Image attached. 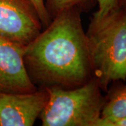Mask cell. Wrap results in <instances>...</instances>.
I'll use <instances>...</instances> for the list:
<instances>
[{
  "instance_id": "7c38bea8",
  "label": "cell",
  "mask_w": 126,
  "mask_h": 126,
  "mask_svg": "<svg viewBox=\"0 0 126 126\" xmlns=\"http://www.w3.org/2000/svg\"><path fill=\"white\" fill-rule=\"evenodd\" d=\"M121 6L126 11V0H122Z\"/></svg>"
},
{
  "instance_id": "277c9868",
  "label": "cell",
  "mask_w": 126,
  "mask_h": 126,
  "mask_svg": "<svg viewBox=\"0 0 126 126\" xmlns=\"http://www.w3.org/2000/svg\"><path fill=\"white\" fill-rule=\"evenodd\" d=\"M42 30L32 0H0V36L26 46Z\"/></svg>"
},
{
  "instance_id": "8992f818",
  "label": "cell",
  "mask_w": 126,
  "mask_h": 126,
  "mask_svg": "<svg viewBox=\"0 0 126 126\" xmlns=\"http://www.w3.org/2000/svg\"><path fill=\"white\" fill-rule=\"evenodd\" d=\"M48 98L46 89L30 93L0 92V126H32Z\"/></svg>"
},
{
  "instance_id": "5b68a950",
  "label": "cell",
  "mask_w": 126,
  "mask_h": 126,
  "mask_svg": "<svg viewBox=\"0 0 126 126\" xmlns=\"http://www.w3.org/2000/svg\"><path fill=\"white\" fill-rule=\"evenodd\" d=\"M25 47L0 36V92L30 93L39 89L25 64Z\"/></svg>"
},
{
  "instance_id": "8fae6325",
  "label": "cell",
  "mask_w": 126,
  "mask_h": 126,
  "mask_svg": "<svg viewBox=\"0 0 126 126\" xmlns=\"http://www.w3.org/2000/svg\"><path fill=\"white\" fill-rule=\"evenodd\" d=\"M102 126H126V117L114 121L104 122L102 124Z\"/></svg>"
},
{
  "instance_id": "30bf717a",
  "label": "cell",
  "mask_w": 126,
  "mask_h": 126,
  "mask_svg": "<svg viewBox=\"0 0 126 126\" xmlns=\"http://www.w3.org/2000/svg\"><path fill=\"white\" fill-rule=\"evenodd\" d=\"M34 6L36 7V10L38 11V14L39 15L41 22L43 25V28L48 25L50 23L51 19L50 18L49 15L48 14L45 6V1L44 0H32Z\"/></svg>"
},
{
  "instance_id": "6da1fadb",
  "label": "cell",
  "mask_w": 126,
  "mask_h": 126,
  "mask_svg": "<svg viewBox=\"0 0 126 126\" xmlns=\"http://www.w3.org/2000/svg\"><path fill=\"white\" fill-rule=\"evenodd\" d=\"M81 14L77 8L63 10L25 47V64L38 88H74L93 77Z\"/></svg>"
},
{
  "instance_id": "7a4b0ae2",
  "label": "cell",
  "mask_w": 126,
  "mask_h": 126,
  "mask_svg": "<svg viewBox=\"0 0 126 126\" xmlns=\"http://www.w3.org/2000/svg\"><path fill=\"white\" fill-rule=\"evenodd\" d=\"M86 34L93 74L101 90L126 81V10L120 7L101 18L93 14Z\"/></svg>"
},
{
  "instance_id": "9c48e42d",
  "label": "cell",
  "mask_w": 126,
  "mask_h": 126,
  "mask_svg": "<svg viewBox=\"0 0 126 126\" xmlns=\"http://www.w3.org/2000/svg\"><path fill=\"white\" fill-rule=\"evenodd\" d=\"M122 0H96V4L98 5V9L93 13L97 17H104L110 12L121 7Z\"/></svg>"
},
{
  "instance_id": "52a82bcc",
  "label": "cell",
  "mask_w": 126,
  "mask_h": 126,
  "mask_svg": "<svg viewBox=\"0 0 126 126\" xmlns=\"http://www.w3.org/2000/svg\"><path fill=\"white\" fill-rule=\"evenodd\" d=\"M106 102L97 126L104 122L126 117V84L113 86L107 90Z\"/></svg>"
},
{
  "instance_id": "3957f363",
  "label": "cell",
  "mask_w": 126,
  "mask_h": 126,
  "mask_svg": "<svg viewBox=\"0 0 126 126\" xmlns=\"http://www.w3.org/2000/svg\"><path fill=\"white\" fill-rule=\"evenodd\" d=\"M48 98L39 118L43 126H97L106 96L93 77L74 88H45Z\"/></svg>"
},
{
  "instance_id": "ba28073f",
  "label": "cell",
  "mask_w": 126,
  "mask_h": 126,
  "mask_svg": "<svg viewBox=\"0 0 126 126\" xmlns=\"http://www.w3.org/2000/svg\"><path fill=\"white\" fill-rule=\"evenodd\" d=\"M96 4V0H46L45 6L50 18H52L64 9L77 8L82 12H87Z\"/></svg>"
}]
</instances>
